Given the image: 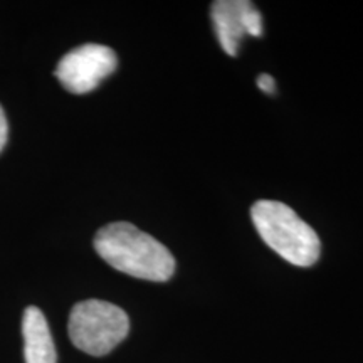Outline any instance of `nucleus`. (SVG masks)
<instances>
[{"mask_svg":"<svg viewBox=\"0 0 363 363\" xmlns=\"http://www.w3.org/2000/svg\"><path fill=\"white\" fill-rule=\"evenodd\" d=\"M99 257L131 278L169 281L175 272V257L162 242L130 222H113L94 235Z\"/></svg>","mask_w":363,"mask_h":363,"instance_id":"nucleus-1","label":"nucleus"},{"mask_svg":"<svg viewBox=\"0 0 363 363\" xmlns=\"http://www.w3.org/2000/svg\"><path fill=\"white\" fill-rule=\"evenodd\" d=\"M251 219L261 239L289 264L310 267L320 259L318 234L286 203L256 202L251 208Z\"/></svg>","mask_w":363,"mask_h":363,"instance_id":"nucleus-2","label":"nucleus"},{"mask_svg":"<svg viewBox=\"0 0 363 363\" xmlns=\"http://www.w3.org/2000/svg\"><path fill=\"white\" fill-rule=\"evenodd\" d=\"M67 331L76 348L88 355L103 357L128 337L130 320L113 303L86 299L71 310Z\"/></svg>","mask_w":363,"mask_h":363,"instance_id":"nucleus-3","label":"nucleus"},{"mask_svg":"<svg viewBox=\"0 0 363 363\" xmlns=\"http://www.w3.org/2000/svg\"><path fill=\"white\" fill-rule=\"evenodd\" d=\"M118 66L115 51L108 45L84 44L72 49L59 61L56 78L72 94H86L96 89Z\"/></svg>","mask_w":363,"mask_h":363,"instance_id":"nucleus-4","label":"nucleus"},{"mask_svg":"<svg viewBox=\"0 0 363 363\" xmlns=\"http://www.w3.org/2000/svg\"><path fill=\"white\" fill-rule=\"evenodd\" d=\"M211 13L217 39L229 56H238L244 35H262L261 12L247 0H217Z\"/></svg>","mask_w":363,"mask_h":363,"instance_id":"nucleus-5","label":"nucleus"},{"mask_svg":"<svg viewBox=\"0 0 363 363\" xmlns=\"http://www.w3.org/2000/svg\"><path fill=\"white\" fill-rule=\"evenodd\" d=\"M26 363H56V347L44 313L35 306L26 308L22 318Z\"/></svg>","mask_w":363,"mask_h":363,"instance_id":"nucleus-6","label":"nucleus"},{"mask_svg":"<svg viewBox=\"0 0 363 363\" xmlns=\"http://www.w3.org/2000/svg\"><path fill=\"white\" fill-rule=\"evenodd\" d=\"M257 86L261 91H264L266 94H274L276 93V81L269 74H259L257 76Z\"/></svg>","mask_w":363,"mask_h":363,"instance_id":"nucleus-7","label":"nucleus"},{"mask_svg":"<svg viewBox=\"0 0 363 363\" xmlns=\"http://www.w3.org/2000/svg\"><path fill=\"white\" fill-rule=\"evenodd\" d=\"M7 135H9L7 118H6V113H4V110H2V106H0V152H2L4 147H6Z\"/></svg>","mask_w":363,"mask_h":363,"instance_id":"nucleus-8","label":"nucleus"}]
</instances>
